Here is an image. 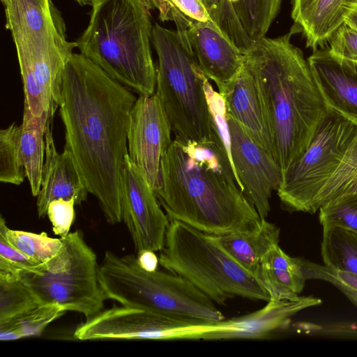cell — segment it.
<instances>
[{"label":"cell","mask_w":357,"mask_h":357,"mask_svg":"<svg viewBox=\"0 0 357 357\" xmlns=\"http://www.w3.org/2000/svg\"><path fill=\"white\" fill-rule=\"evenodd\" d=\"M151 0H98L77 40L80 54L139 95L155 92L156 69L150 46Z\"/></svg>","instance_id":"obj_4"},{"label":"cell","mask_w":357,"mask_h":357,"mask_svg":"<svg viewBox=\"0 0 357 357\" xmlns=\"http://www.w3.org/2000/svg\"><path fill=\"white\" fill-rule=\"evenodd\" d=\"M221 95L228 114L274 157L270 123L260 84L255 70L245 59L241 71Z\"/></svg>","instance_id":"obj_17"},{"label":"cell","mask_w":357,"mask_h":357,"mask_svg":"<svg viewBox=\"0 0 357 357\" xmlns=\"http://www.w3.org/2000/svg\"><path fill=\"white\" fill-rule=\"evenodd\" d=\"M321 254L324 266L357 274V232L322 225Z\"/></svg>","instance_id":"obj_25"},{"label":"cell","mask_w":357,"mask_h":357,"mask_svg":"<svg viewBox=\"0 0 357 357\" xmlns=\"http://www.w3.org/2000/svg\"><path fill=\"white\" fill-rule=\"evenodd\" d=\"M154 8L159 11V18L162 21H172L171 11L173 3L170 0H151Z\"/></svg>","instance_id":"obj_39"},{"label":"cell","mask_w":357,"mask_h":357,"mask_svg":"<svg viewBox=\"0 0 357 357\" xmlns=\"http://www.w3.org/2000/svg\"><path fill=\"white\" fill-rule=\"evenodd\" d=\"M6 27L15 48L37 47L67 40L61 13L51 0H1Z\"/></svg>","instance_id":"obj_16"},{"label":"cell","mask_w":357,"mask_h":357,"mask_svg":"<svg viewBox=\"0 0 357 357\" xmlns=\"http://www.w3.org/2000/svg\"><path fill=\"white\" fill-rule=\"evenodd\" d=\"M231 161L236 182L261 218L270 211V198L279 188L282 171L274 157L228 114Z\"/></svg>","instance_id":"obj_14"},{"label":"cell","mask_w":357,"mask_h":357,"mask_svg":"<svg viewBox=\"0 0 357 357\" xmlns=\"http://www.w3.org/2000/svg\"><path fill=\"white\" fill-rule=\"evenodd\" d=\"M152 40L158 59L155 93L174 138L198 142L217 140L204 88L207 78L185 38L155 23Z\"/></svg>","instance_id":"obj_8"},{"label":"cell","mask_w":357,"mask_h":357,"mask_svg":"<svg viewBox=\"0 0 357 357\" xmlns=\"http://www.w3.org/2000/svg\"><path fill=\"white\" fill-rule=\"evenodd\" d=\"M326 46L336 59L357 65V30L345 22L331 37Z\"/></svg>","instance_id":"obj_35"},{"label":"cell","mask_w":357,"mask_h":357,"mask_svg":"<svg viewBox=\"0 0 357 357\" xmlns=\"http://www.w3.org/2000/svg\"><path fill=\"white\" fill-rule=\"evenodd\" d=\"M51 123H47L44 136L45 155L41 187L36 202L39 218L47 215L52 201L73 199L75 204L78 205L86 200L89 193L70 152L65 148L62 153L57 151Z\"/></svg>","instance_id":"obj_18"},{"label":"cell","mask_w":357,"mask_h":357,"mask_svg":"<svg viewBox=\"0 0 357 357\" xmlns=\"http://www.w3.org/2000/svg\"><path fill=\"white\" fill-rule=\"evenodd\" d=\"M122 222L137 253L160 251L170 220L141 169L125 158L120 174Z\"/></svg>","instance_id":"obj_12"},{"label":"cell","mask_w":357,"mask_h":357,"mask_svg":"<svg viewBox=\"0 0 357 357\" xmlns=\"http://www.w3.org/2000/svg\"><path fill=\"white\" fill-rule=\"evenodd\" d=\"M76 42L16 48L24 89V108L52 122L59 107L66 63Z\"/></svg>","instance_id":"obj_11"},{"label":"cell","mask_w":357,"mask_h":357,"mask_svg":"<svg viewBox=\"0 0 357 357\" xmlns=\"http://www.w3.org/2000/svg\"><path fill=\"white\" fill-rule=\"evenodd\" d=\"M75 205L73 199H58L52 201L48 206L47 215L52 223L53 232L60 238L70 233L75 219Z\"/></svg>","instance_id":"obj_36"},{"label":"cell","mask_w":357,"mask_h":357,"mask_svg":"<svg viewBox=\"0 0 357 357\" xmlns=\"http://www.w3.org/2000/svg\"><path fill=\"white\" fill-rule=\"evenodd\" d=\"M170 1L181 13L192 20L213 22L206 8L200 0H170Z\"/></svg>","instance_id":"obj_37"},{"label":"cell","mask_w":357,"mask_h":357,"mask_svg":"<svg viewBox=\"0 0 357 357\" xmlns=\"http://www.w3.org/2000/svg\"><path fill=\"white\" fill-rule=\"evenodd\" d=\"M345 23L357 30V8L347 17Z\"/></svg>","instance_id":"obj_40"},{"label":"cell","mask_w":357,"mask_h":357,"mask_svg":"<svg viewBox=\"0 0 357 357\" xmlns=\"http://www.w3.org/2000/svg\"><path fill=\"white\" fill-rule=\"evenodd\" d=\"M291 31L301 33L306 47L314 51L327 45L336 30L357 8V0H291Z\"/></svg>","instance_id":"obj_20"},{"label":"cell","mask_w":357,"mask_h":357,"mask_svg":"<svg viewBox=\"0 0 357 357\" xmlns=\"http://www.w3.org/2000/svg\"><path fill=\"white\" fill-rule=\"evenodd\" d=\"M66 310L56 304H44L0 323V340L13 341L37 336Z\"/></svg>","instance_id":"obj_26"},{"label":"cell","mask_w":357,"mask_h":357,"mask_svg":"<svg viewBox=\"0 0 357 357\" xmlns=\"http://www.w3.org/2000/svg\"><path fill=\"white\" fill-rule=\"evenodd\" d=\"M306 280L303 259L290 257L279 244L273 247L263 259L259 282L268 291L271 300L297 298Z\"/></svg>","instance_id":"obj_23"},{"label":"cell","mask_w":357,"mask_h":357,"mask_svg":"<svg viewBox=\"0 0 357 357\" xmlns=\"http://www.w3.org/2000/svg\"><path fill=\"white\" fill-rule=\"evenodd\" d=\"M77 1L80 6H86L89 5L93 6V5L98 1V0H75Z\"/></svg>","instance_id":"obj_41"},{"label":"cell","mask_w":357,"mask_h":357,"mask_svg":"<svg viewBox=\"0 0 357 357\" xmlns=\"http://www.w3.org/2000/svg\"><path fill=\"white\" fill-rule=\"evenodd\" d=\"M210 330L206 321L168 316L130 306L102 310L74 331L78 340H198Z\"/></svg>","instance_id":"obj_10"},{"label":"cell","mask_w":357,"mask_h":357,"mask_svg":"<svg viewBox=\"0 0 357 357\" xmlns=\"http://www.w3.org/2000/svg\"><path fill=\"white\" fill-rule=\"evenodd\" d=\"M154 192L170 221L211 235L251 230L262 219L238 185L228 155L217 140L174 138L162 158Z\"/></svg>","instance_id":"obj_2"},{"label":"cell","mask_w":357,"mask_h":357,"mask_svg":"<svg viewBox=\"0 0 357 357\" xmlns=\"http://www.w3.org/2000/svg\"><path fill=\"white\" fill-rule=\"evenodd\" d=\"M21 125L15 122L0 130V181L19 185L26 177L20 149Z\"/></svg>","instance_id":"obj_28"},{"label":"cell","mask_w":357,"mask_h":357,"mask_svg":"<svg viewBox=\"0 0 357 357\" xmlns=\"http://www.w3.org/2000/svg\"><path fill=\"white\" fill-rule=\"evenodd\" d=\"M357 176V123L329 107L305 152L282 172L277 190L289 211L314 213Z\"/></svg>","instance_id":"obj_5"},{"label":"cell","mask_w":357,"mask_h":357,"mask_svg":"<svg viewBox=\"0 0 357 357\" xmlns=\"http://www.w3.org/2000/svg\"><path fill=\"white\" fill-rule=\"evenodd\" d=\"M40 263L12 245L7 240L4 227L0 223V271L15 273L20 270L36 271L40 269Z\"/></svg>","instance_id":"obj_34"},{"label":"cell","mask_w":357,"mask_h":357,"mask_svg":"<svg viewBox=\"0 0 357 357\" xmlns=\"http://www.w3.org/2000/svg\"><path fill=\"white\" fill-rule=\"evenodd\" d=\"M0 223L3 226L6 237L12 245L40 263L50 260L62 247L60 238H51L45 232L36 234L9 229L2 215Z\"/></svg>","instance_id":"obj_30"},{"label":"cell","mask_w":357,"mask_h":357,"mask_svg":"<svg viewBox=\"0 0 357 357\" xmlns=\"http://www.w3.org/2000/svg\"><path fill=\"white\" fill-rule=\"evenodd\" d=\"M60 238V251L40 269L14 274L39 305L56 304L90 318L102 310L107 299L98 280L96 255L79 230Z\"/></svg>","instance_id":"obj_9"},{"label":"cell","mask_w":357,"mask_h":357,"mask_svg":"<svg viewBox=\"0 0 357 357\" xmlns=\"http://www.w3.org/2000/svg\"><path fill=\"white\" fill-rule=\"evenodd\" d=\"M172 21L185 38L198 66L206 77L223 93L244 64V56L211 22H199L173 6Z\"/></svg>","instance_id":"obj_15"},{"label":"cell","mask_w":357,"mask_h":357,"mask_svg":"<svg viewBox=\"0 0 357 357\" xmlns=\"http://www.w3.org/2000/svg\"><path fill=\"white\" fill-rule=\"evenodd\" d=\"M38 305L32 293L15 274L0 271V323Z\"/></svg>","instance_id":"obj_29"},{"label":"cell","mask_w":357,"mask_h":357,"mask_svg":"<svg viewBox=\"0 0 357 357\" xmlns=\"http://www.w3.org/2000/svg\"><path fill=\"white\" fill-rule=\"evenodd\" d=\"M33 116L24 108L20 149L26 169L31 194L37 197L41 187L42 171L45 155V131L47 123Z\"/></svg>","instance_id":"obj_24"},{"label":"cell","mask_w":357,"mask_h":357,"mask_svg":"<svg viewBox=\"0 0 357 357\" xmlns=\"http://www.w3.org/2000/svg\"><path fill=\"white\" fill-rule=\"evenodd\" d=\"M280 231L278 227L262 218L255 229L213 236L227 254L259 281L263 259L279 243Z\"/></svg>","instance_id":"obj_22"},{"label":"cell","mask_w":357,"mask_h":357,"mask_svg":"<svg viewBox=\"0 0 357 357\" xmlns=\"http://www.w3.org/2000/svg\"><path fill=\"white\" fill-rule=\"evenodd\" d=\"M321 301L313 296H298L293 300H270L261 310L241 317L230 319L231 327L213 335L212 340L256 339L284 327L290 317Z\"/></svg>","instance_id":"obj_21"},{"label":"cell","mask_w":357,"mask_h":357,"mask_svg":"<svg viewBox=\"0 0 357 357\" xmlns=\"http://www.w3.org/2000/svg\"><path fill=\"white\" fill-rule=\"evenodd\" d=\"M293 34L264 36L243 53L260 84L274 158L282 172L307 149L329 109L307 59L291 43Z\"/></svg>","instance_id":"obj_3"},{"label":"cell","mask_w":357,"mask_h":357,"mask_svg":"<svg viewBox=\"0 0 357 357\" xmlns=\"http://www.w3.org/2000/svg\"><path fill=\"white\" fill-rule=\"evenodd\" d=\"M98 275L107 298L122 305L189 319H225L215 303L188 280L168 271L146 270L137 256L106 251Z\"/></svg>","instance_id":"obj_6"},{"label":"cell","mask_w":357,"mask_h":357,"mask_svg":"<svg viewBox=\"0 0 357 357\" xmlns=\"http://www.w3.org/2000/svg\"><path fill=\"white\" fill-rule=\"evenodd\" d=\"M319 211L321 225H333L357 232V193L333 199Z\"/></svg>","instance_id":"obj_32"},{"label":"cell","mask_w":357,"mask_h":357,"mask_svg":"<svg viewBox=\"0 0 357 357\" xmlns=\"http://www.w3.org/2000/svg\"><path fill=\"white\" fill-rule=\"evenodd\" d=\"M132 92L80 53L66 63L59 105L64 148L112 225L122 222L120 174L137 100Z\"/></svg>","instance_id":"obj_1"},{"label":"cell","mask_w":357,"mask_h":357,"mask_svg":"<svg viewBox=\"0 0 357 357\" xmlns=\"http://www.w3.org/2000/svg\"><path fill=\"white\" fill-rule=\"evenodd\" d=\"M137 261L139 265L148 271H155L159 264V259L153 251H144L137 253Z\"/></svg>","instance_id":"obj_38"},{"label":"cell","mask_w":357,"mask_h":357,"mask_svg":"<svg viewBox=\"0 0 357 357\" xmlns=\"http://www.w3.org/2000/svg\"><path fill=\"white\" fill-rule=\"evenodd\" d=\"M303 269L307 279L327 281L338 288L357 306V274L329 268L303 259Z\"/></svg>","instance_id":"obj_33"},{"label":"cell","mask_w":357,"mask_h":357,"mask_svg":"<svg viewBox=\"0 0 357 357\" xmlns=\"http://www.w3.org/2000/svg\"><path fill=\"white\" fill-rule=\"evenodd\" d=\"M206 8L214 24L243 54L254 41L244 30L232 5L228 0H200Z\"/></svg>","instance_id":"obj_31"},{"label":"cell","mask_w":357,"mask_h":357,"mask_svg":"<svg viewBox=\"0 0 357 357\" xmlns=\"http://www.w3.org/2000/svg\"><path fill=\"white\" fill-rule=\"evenodd\" d=\"M159 264L191 282L215 303L242 297L271 300L261 283L242 268L206 234L186 223L171 220Z\"/></svg>","instance_id":"obj_7"},{"label":"cell","mask_w":357,"mask_h":357,"mask_svg":"<svg viewBox=\"0 0 357 357\" xmlns=\"http://www.w3.org/2000/svg\"><path fill=\"white\" fill-rule=\"evenodd\" d=\"M307 59L328 107L357 123V65L336 59L326 45Z\"/></svg>","instance_id":"obj_19"},{"label":"cell","mask_w":357,"mask_h":357,"mask_svg":"<svg viewBox=\"0 0 357 357\" xmlns=\"http://www.w3.org/2000/svg\"><path fill=\"white\" fill-rule=\"evenodd\" d=\"M172 132L168 117L157 94L139 95L130 116L128 155L153 190L160 185L161 162L173 141Z\"/></svg>","instance_id":"obj_13"},{"label":"cell","mask_w":357,"mask_h":357,"mask_svg":"<svg viewBox=\"0 0 357 357\" xmlns=\"http://www.w3.org/2000/svg\"><path fill=\"white\" fill-rule=\"evenodd\" d=\"M244 30L253 40L265 36L276 17L282 0H228Z\"/></svg>","instance_id":"obj_27"}]
</instances>
